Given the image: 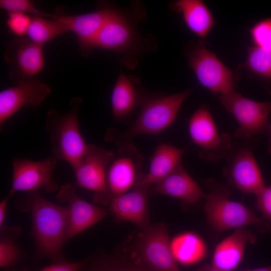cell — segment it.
I'll return each mask as SVG.
<instances>
[{
	"instance_id": "cell-8",
	"label": "cell",
	"mask_w": 271,
	"mask_h": 271,
	"mask_svg": "<svg viewBox=\"0 0 271 271\" xmlns=\"http://www.w3.org/2000/svg\"><path fill=\"white\" fill-rule=\"evenodd\" d=\"M186 55L188 65L199 82L211 92L221 95L234 90L232 71L214 53L196 45L190 48Z\"/></svg>"
},
{
	"instance_id": "cell-18",
	"label": "cell",
	"mask_w": 271,
	"mask_h": 271,
	"mask_svg": "<svg viewBox=\"0 0 271 271\" xmlns=\"http://www.w3.org/2000/svg\"><path fill=\"white\" fill-rule=\"evenodd\" d=\"M234 186L244 193L256 194L265 184L257 162L250 150L240 151L225 169Z\"/></svg>"
},
{
	"instance_id": "cell-31",
	"label": "cell",
	"mask_w": 271,
	"mask_h": 271,
	"mask_svg": "<svg viewBox=\"0 0 271 271\" xmlns=\"http://www.w3.org/2000/svg\"><path fill=\"white\" fill-rule=\"evenodd\" d=\"M31 18L27 14L18 13H8L7 25L10 31L18 37L27 35Z\"/></svg>"
},
{
	"instance_id": "cell-21",
	"label": "cell",
	"mask_w": 271,
	"mask_h": 271,
	"mask_svg": "<svg viewBox=\"0 0 271 271\" xmlns=\"http://www.w3.org/2000/svg\"><path fill=\"white\" fill-rule=\"evenodd\" d=\"M184 151L167 144L158 146L151 159L148 174L136 184L149 187L156 184L181 165Z\"/></svg>"
},
{
	"instance_id": "cell-33",
	"label": "cell",
	"mask_w": 271,
	"mask_h": 271,
	"mask_svg": "<svg viewBox=\"0 0 271 271\" xmlns=\"http://www.w3.org/2000/svg\"><path fill=\"white\" fill-rule=\"evenodd\" d=\"M83 260L78 262L66 261L61 263H54L39 271H80ZM2 271H28L27 269H18L16 267H8Z\"/></svg>"
},
{
	"instance_id": "cell-14",
	"label": "cell",
	"mask_w": 271,
	"mask_h": 271,
	"mask_svg": "<svg viewBox=\"0 0 271 271\" xmlns=\"http://www.w3.org/2000/svg\"><path fill=\"white\" fill-rule=\"evenodd\" d=\"M139 252L143 262L157 271H180L171 251L167 229L163 224L144 231Z\"/></svg>"
},
{
	"instance_id": "cell-6",
	"label": "cell",
	"mask_w": 271,
	"mask_h": 271,
	"mask_svg": "<svg viewBox=\"0 0 271 271\" xmlns=\"http://www.w3.org/2000/svg\"><path fill=\"white\" fill-rule=\"evenodd\" d=\"M190 136L200 149L199 155L210 162H216L226 155L231 149L230 136L219 134L213 117L206 106H200L188 122Z\"/></svg>"
},
{
	"instance_id": "cell-7",
	"label": "cell",
	"mask_w": 271,
	"mask_h": 271,
	"mask_svg": "<svg viewBox=\"0 0 271 271\" xmlns=\"http://www.w3.org/2000/svg\"><path fill=\"white\" fill-rule=\"evenodd\" d=\"M219 99L222 105L238 123L235 137L248 138L263 130L271 112V101H254L234 90L221 94Z\"/></svg>"
},
{
	"instance_id": "cell-19",
	"label": "cell",
	"mask_w": 271,
	"mask_h": 271,
	"mask_svg": "<svg viewBox=\"0 0 271 271\" xmlns=\"http://www.w3.org/2000/svg\"><path fill=\"white\" fill-rule=\"evenodd\" d=\"M257 237L249 230L239 227L223 240L214 252L212 266L224 271H232L236 268L243 257L247 243H255Z\"/></svg>"
},
{
	"instance_id": "cell-4",
	"label": "cell",
	"mask_w": 271,
	"mask_h": 271,
	"mask_svg": "<svg viewBox=\"0 0 271 271\" xmlns=\"http://www.w3.org/2000/svg\"><path fill=\"white\" fill-rule=\"evenodd\" d=\"M207 194L204 211L207 220L218 232L233 228L253 225L261 233L268 232L270 225L264 219L258 217L244 205L227 198L225 191L211 185Z\"/></svg>"
},
{
	"instance_id": "cell-26",
	"label": "cell",
	"mask_w": 271,
	"mask_h": 271,
	"mask_svg": "<svg viewBox=\"0 0 271 271\" xmlns=\"http://www.w3.org/2000/svg\"><path fill=\"white\" fill-rule=\"evenodd\" d=\"M53 20L34 16L31 18L28 31V38L33 43L42 47L58 36L69 31L66 25L55 18Z\"/></svg>"
},
{
	"instance_id": "cell-15",
	"label": "cell",
	"mask_w": 271,
	"mask_h": 271,
	"mask_svg": "<svg viewBox=\"0 0 271 271\" xmlns=\"http://www.w3.org/2000/svg\"><path fill=\"white\" fill-rule=\"evenodd\" d=\"M47 84L31 78L0 92V126L26 105L39 106L51 93Z\"/></svg>"
},
{
	"instance_id": "cell-1",
	"label": "cell",
	"mask_w": 271,
	"mask_h": 271,
	"mask_svg": "<svg viewBox=\"0 0 271 271\" xmlns=\"http://www.w3.org/2000/svg\"><path fill=\"white\" fill-rule=\"evenodd\" d=\"M17 205L21 210L31 212L36 246L34 260L45 258L54 263L68 261L63 252L68 221L67 207L51 202L38 191L28 192L18 200Z\"/></svg>"
},
{
	"instance_id": "cell-16",
	"label": "cell",
	"mask_w": 271,
	"mask_h": 271,
	"mask_svg": "<svg viewBox=\"0 0 271 271\" xmlns=\"http://www.w3.org/2000/svg\"><path fill=\"white\" fill-rule=\"evenodd\" d=\"M115 9L104 8L96 11L74 16H55L78 39L79 50L85 56L95 48L96 40L107 20Z\"/></svg>"
},
{
	"instance_id": "cell-20",
	"label": "cell",
	"mask_w": 271,
	"mask_h": 271,
	"mask_svg": "<svg viewBox=\"0 0 271 271\" xmlns=\"http://www.w3.org/2000/svg\"><path fill=\"white\" fill-rule=\"evenodd\" d=\"M153 192L177 198L189 203H195L207 197L182 164L157 183Z\"/></svg>"
},
{
	"instance_id": "cell-24",
	"label": "cell",
	"mask_w": 271,
	"mask_h": 271,
	"mask_svg": "<svg viewBox=\"0 0 271 271\" xmlns=\"http://www.w3.org/2000/svg\"><path fill=\"white\" fill-rule=\"evenodd\" d=\"M171 248L176 261L184 265L198 262L206 253L204 242L197 234L192 232L176 236L171 242Z\"/></svg>"
},
{
	"instance_id": "cell-13",
	"label": "cell",
	"mask_w": 271,
	"mask_h": 271,
	"mask_svg": "<svg viewBox=\"0 0 271 271\" xmlns=\"http://www.w3.org/2000/svg\"><path fill=\"white\" fill-rule=\"evenodd\" d=\"M57 199L60 202L67 205L68 216L65 243L100 221L107 214L104 209L79 197L76 188L71 184H65L60 188Z\"/></svg>"
},
{
	"instance_id": "cell-35",
	"label": "cell",
	"mask_w": 271,
	"mask_h": 271,
	"mask_svg": "<svg viewBox=\"0 0 271 271\" xmlns=\"http://www.w3.org/2000/svg\"><path fill=\"white\" fill-rule=\"evenodd\" d=\"M197 271H224L214 267L212 265L208 264H204L201 267L199 268Z\"/></svg>"
},
{
	"instance_id": "cell-25",
	"label": "cell",
	"mask_w": 271,
	"mask_h": 271,
	"mask_svg": "<svg viewBox=\"0 0 271 271\" xmlns=\"http://www.w3.org/2000/svg\"><path fill=\"white\" fill-rule=\"evenodd\" d=\"M0 228V266L4 268L16 267L23 258L19 243L21 229L13 225H3Z\"/></svg>"
},
{
	"instance_id": "cell-36",
	"label": "cell",
	"mask_w": 271,
	"mask_h": 271,
	"mask_svg": "<svg viewBox=\"0 0 271 271\" xmlns=\"http://www.w3.org/2000/svg\"><path fill=\"white\" fill-rule=\"evenodd\" d=\"M243 271H271V265L253 269H246Z\"/></svg>"
},
{
	"instance_id": "cell-29",
	"label": "cell",
	"mask_w": 271,
	"mask_h": 271,
	"mask_svg": "<svg viewBox=\"0 0 271 271\" xmlns=\"http://www.w3.org/2000/svg\"><path fill=\"white\" fill-rule=\"evenodd\" d=\"M249 33L255 47L271 50V18L257 22L250 29Z\"/></svg>"
},
{
	"instance_id": "cell-30",
	"label": "cell",
	"mask_w": 271,
	"mask_h": 271,
	"mask_svg": "<svg viewBox=\"0 0 271 271\" xmlns=\"http://www.w3.org/2000/svg\"><path fill=\"white\" fill-rule=\"evenodd\" d=\"M0 7L8 13L18 12L25 14H32L34 16L51 18L52 19L55 16L41 12L29 0H1Z\"/></svg>"
},
{
	"instance_id": "cell-27",
	"label": "cell",
	"mask_w": 271,
	"mask_h": 271,
	"mask_svg": "<svg viewBox=\"0 0 271 271\" xmlns=\"http://www.w3.org/2000/svg\"><path fill=\"white\" fill-rule=\"evenodd\" d=\"M83 260L80 271H157L148 266H122L115 257L106 255H93Z\"/></svg>"
},
{
	"instance_id": "cell-22",
	"label": "cell",
	"mask_w": 271,
	"mask_h": 271,
	"mask_svg": "<svg viewBox=\"0 0 271 271\" xmlns=\"http://www.w3.org/2000/svg\"><path fill=\"white\" fill-rule=\"evenodd\" d=\"M172 8L182 15L188 28L200 38H205L215 24L212 13L202 1L178 0Z\"/></svg>"
},
{
	"instance_id": "cell-3",
	"label": "cell",
	"mask_w": 271,
	"mask_h": 271,
	"mask_svg": "<svg viewBox=\"0 0 271 271\" xmlns=\"http://www.w3.org/2000/svg\"><path fill=\"white\" fill-rule=\"evenodd\" d=\"M82 100L72 99L71 109L62 114L56 109L49 110L46 116V128L53 145L51 156L58 161L67 162L73 168L85 154L88 145L80 132L79 109Z\"/></svg>"
},
{
	"instance_id": "cell-11",
	"label": "cell",
	"mask_w": 271,
	"mask_h": 271,
	"mask_svg": "<svg viewBox=\"0 0 271 271\" xmlns=\"http://www.w3.org/2000/svg\"><path fill=\"white\" fill-rule=\"evenodd\" d=\"M42 48L28 38L17 37L11 40L4 54L10 66V78L20 84L39 73L44 65Z\"/></svg>"
},
{
	"instance_id": "cell-32",
	"label": "cell",
	"mask_w": 271,
	"mask_h": 271,
	"mask_svg": "<svg viewBox=\"0 0 271 271\" xmlns=\"http://www.w3.org/2000/svg\"><path fill=\"white\" fill-rule=\"evenodd\" d=\"M256 205L264 218L271 222V187H265L256 194Z\"/></svg>"
},
{
	"instance_id": "cell-12",
	"label": "cell",
	"mask_w": 271,
	"mask_h": 271,
	"mask_svg": "<svg viewBox=\"0 0 271 271\" xmlns=\"http://www.w3.org/2000/svg\"><path fill=\"white\" fill-rule=\"evenodd\" d=\"M114 155L112 151L88 144L84 156L73 168L77 184L100 195L110 198L106 176L108 167Z\"/></svg>"
},
{
	"instance_id": "cell-17",
	"label": "cell",
	"mask_w": 271,
	"mask_h": 271,
	"mask_svg": "<svg viewBox=\"0 0 271 271\" xmlns=\"http://www.w3.org/2000/svg\"><path fill=\"white\" fill-rule=\"evenodd\" d=\"M149 187L136 185L132 191L111 198L110 210L117 218L131 222L145 231L149 224L148 190Z\"/></svg>"
},
{
	"instance_id": "cell-5",
	"label": "cell",
	"mask_w": 271,
	"mask_h": 271,
	"mask_svg": "<svg viewBox=\"0 0 271 271\" xmlns=\"http://www.w3.org/2000/svg\"><path fill=\"white\" fill-rule=\"evenodd\" d=\"M141 38L133 21L115 10L100 32L95 48L113 51L121 56V62L129 68L136 67Z\"/></svg>"
},
{
	"instance_id": "cell-9",
	"label": "cell",
	"mask_w": 271,
	"mask_h": 271,
	"mask_svg": "<svg viewBox=\"0 0 271 271\" xmlns=\"http://www.w3.org/2000/svg\"><path fill=\"white\" fill-rule=\"evenodd\" d=\"M58 161L51 156L44 160L34 161L16 159L13 160L12 197L18 191L27 192L43 189L47 192H54L58 185L53 178V171Z\"/></svg>"
},
{
	"instance_id": "cell-2",
	"label": "cell",
	"mask_w": 271,
	"mask_h": 271,
	"mask_svg": "<svg viewBox=\"0 0 271 271\" xmlns=\"http://www.w3.org/2000/svg\"><path fill=\"white\" fill-rule=\"evenodd\" d=\"M190 90L164 96L146 99L140 113L134 123L123 132L108 129L105 139L119 145L129 143L135 136L158 134L175 120L183 103L191 93Z\"/></svg>"
},
{
	"instance_id": "cell-34",
	"label": "cell",
	"mask_w": 271,
	"mask_h": 271,
	"mask_svg": "<svg viewBox=\"0 0 271 271\" xmlns=\"http://www.w3.org/2000/svg\"><path fill=\"white\" fill-rule=\"evenodd\" d=\"M11 196L9 194L7 197L2 200L0 203V227L4 225L7 210V206L9 199Z\"/></svg>"
},
{
	"instance_id": "cell-28",
	"label": "cell",
	"mask_w": 271,
	"mask_h": 271,
	"mask_svg": "<svg viewBox=\"0 0 271 271\" xmlns=\"http://www.w3.org/2000/svg\"><path fill=\"white\" fill-rule=\"evenodd\" d=\"M245 66L257 75L271 79V50L248 47Z\"/></svg>"
},
{
	"instance_id": "cell-10",
	"label": "cell",
	"mask_w": 271,
	"mask_h": 271,
	"mask_svg": "<svg viewBox=\"0 0 271 271\" xmlns=\"http://www.w3.org/2000/svg\"><path fill=\"white\" fill-rule=\"evenodd\" d=\"M143 158L131 144L119 145L108 167L107 186L110 198L126 192L139 181Z\"/></svg>"
},
{
	"instance_id": "cell-23",
	"label": "cell",
	"mask_w": 271,
	"mask_h": 271,
	"mask_svg": "<svg viewBox=\"0 0 271 271\" xmlns=\"http://www.w3.org/2000/svg\"><path fill=\"white\" fill-rule=\"evenodd\" d=\"M139 93L135 79L121 69L113 87L111 104L112 115L121 119L129 115L137 106Z\"/></svg>"
}]
</instances>
